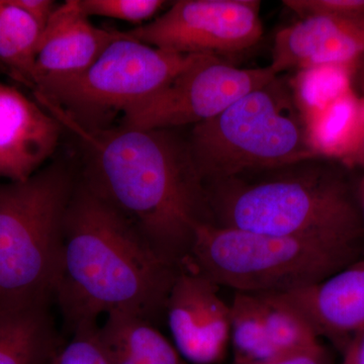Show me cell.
<instances>
[{
	"instance_id": "6da1fadb",
	"label": "cell",
	"mask_w": 364,
	"mask_h": 364,
	"mask_svg": "<svg viewBox=\"0 0 364 364\" xmlns=\"http://www.w3.org/2000/svg\"><path fill=\"white\" fill-rule=\"evenodd\" d=\"M85 149L81 183L176 267L188 261L196 227L210 224L207 200L188 144L169 130L86 128L40 102Z\"/></svg>"
},
{
	"instance_id": "7a4b0ae2",
	"label": "cell",
	"mask_w": 364,
	"mask_h": 364,
	"mask_svg": "<svg viewBox=\"0 0 364 364\" xmlns=\"http://www.w3.org/2000/svg\"><path fill=\"white\" fill-rule=\"evenodd\" d=\"M179 268L160 258L81 182L67 208L54 299L69 333L100 316L128 314L156 326Z\"/></svg>"
},
{
	"instance_id": "3957f363",
	"label": "cell",
	"mask_w": 364,
	"mask_h": 364,
	"mask_svg": "<svg viewBox=\"0 0 364 364\" xmlns=\"http://www.w3.org/2000/svg\"><path fill=\"white\" fill-rule=\"evenodd\" d=\"M348 169L316 157L210 182L203 186L210 224L364 246L358 183Z\"/></svg>"
},
{
	"instance_id": "277c9868",
	"label": "cell",
	"mask_w": 364,
	"mask_h": 364,
	"mask_svg": "<svg viewBox=\"0 0 364 364\" xmlns=\"http://www.w3.org/2000/svg\"><path fill=\"white\" fill-rule=\"evenodd\" d=\"M75 186L59 165L25 181H0V313L50 305L54 299Z\"/></svg>"
},
{
	"instance_id": "5b68a950",
	"label": "cell",
	"mask_w": 364,
	"mask_h": 364,
	"mask_svg": "<svg viewBox=\"0 0 364 364\" xmlns=\"http://www.w3.org/2000/svg\"><path fill=\"white\" fill-rule=\"evenodd\" d=\"M186 144L203 186L248 170L318 157L291 79L282 75L196 124Z\"/></svg>"
},
{
	"instance_id": "8992f818",
	"label": "cell",
	"mask_w": 364,
	"mask_h": 364,
	"mask_svg": "<svg viewBox=\"0 0 364 364\" xmlns=\"http://www.w3.org/2000/svg\"><path fill=\"white\" fill-rule=\"evenodd\" d=\"M364 258V246L200 224L186 263L235 293L289 294Z\"/></svg>"
},
{
	"instance_id": "52a82bcc",
	"label": "cell",
	"mask_w": 364,
	"mask_h": 364,
	"mask_svg": "<svg viewBox=\"0 0 364 364\" xmlns=\"http://www.w3.org/2000/svg\"><path fill=\"white\" fill-rule=\"evenodd\" d=\"M200 55L163 51L117 31V38L88 68L33 87L37 102H49L86 128L126 112L171 82Z\"/></svg>"
},
{
	"instance_id": "ba28073f",
	"label": "cell",
	"mask_w": 364,
	"mask_h": 364,
	"mask_svg": "<svg viewBox=\"0 0 364 364\" xmlns=\"http://www.w3.org/2000/svg\"><path fill=\"white\" fill-rule=\"evenodd\" d=\"M277 76L269 67L239 68L226 59L200 55L168 85L124 112L121 126L138 130L195 127Z\"/></svg>"
},
{
	"instance_id": "9c48e42d",
	"label": "cell",
	"mask_w": 364,
	"mask_h": 364,
	"mask_svg": "<svg viewBox=\"0 0 364 364\" xmlns=\"http://www.w3.org/2000/svg\"><path fill=\"white\" fill-rule=\"evenodd\" d=\"M260 6L257 0H178L150 23L123 33L163 51L227 60L262 39Z\"/></svg>"
},
{
	"instance_id": "30bf717a",
	"label": "cell",
	"mask_w": 364,
	"mask_h": 364,
	"mask_svg": "<svg viewBox=\"0 0 364 364\" xmlns=\"http://www.w3.org/2000/svg\"><path fill=\"white\" fill-rule=\"evenodd\" d=\"M220 289L184 263L170 289L165 318L172 343L191 364H220L226 358L231 317Z\"/></svg>"
},
{
	"instance_id": "8fae6325",
	"label": "cell",
	"mask_w": 364,
	"mask_h": 364,
	"mask_svg": "<svg viewBox=\"0 0 364 364\" xmlns=\"http://www.w3.org/2000/svg\"><path fill=\"white\" fill-rule=\"evenodd\" d=\"M364 59V16H311L282 28L273 42V73L325 65L354 66Z\"/></svg>"
},
{
	"instance_id": "7c38bea8",
	"label": "cell",
	"mask_w": 364,
	"mask_h": 364,
	"mask_svg": "<svg viewBox=\"0 0 364 364\" xmlns=\"http://www.w3.org/2000/svg\"><path fill=\"white\" fill-rule=\"evenodd\" d=\"M63 129L37 100L0 81V181H25L37 173Z\"/></svg>"
},
{
	"instance_id": "4fadbf2b",
	"label": "cell",
	"mask_w": 364,
	"mask_h": 364,
	"mask_svg": "<svg viewBox=\"0 0 364 364\" xmlns=\"http://www.w3.org/2000/svg\"><path fill=\"white\" fill-rule=\"evenodd\" d=\"M117 38V31L97 28L78 0L59 4L41 35L33 87L46 79L75 75L88 68Z\"/></svg>"
},
{
	"instance_id": "5bb4252c",
	"label": "cell",
	"mask_w": 364,
	"mask_h": 364,
	"mask_svg": "<svg viewBox=\"0 0 364 364\" xmlns=\"http://www.w3.org/2000/svg\"><path fill=\"white\" fill-rule=\"evenodd\" d=\"M284 296L305 316L318 338L324 337L343 351L364 331V258Z\"/></svg>"
},
{
	"instance_id": "9a60e30c",
	"label": "cell",
	"mask_w": 364,
	"mask_h": 364,
	"mask_svg": "<svg viewBox=\"0 0 364 364\" xmlns=\"http://www.w3.org/2000/svg\"><path fill=\"white\" fill-rule=\"evenodd\" d=\"M100 334L111 364H191L156 326L136 316L109 314Z\"/></svg>"
},
{
	"instance_id": "2e32d148",
	"label": "cell",
	"mask_w": 364,
	"mask_h": 364,
	"mask_svg": "<svg viewBox=\"0 0 364 364\" xmlns=\"http://www.w3.org/2000/svg\"><path fill=\"white\" fill-rule=\"evenodd\" d=\"M59 346L49 305L0 313V364H51Z\"/></svg>"
},
{
	"instance_id": "e0dca14e",
	"label": "cell",
	"mask_w": 364,
	"mask_h": 364,
	"mask_svg": "<svg viewBox=\"0 0 364 364\" xmlns=\"http://www.w3.org/2000/svg\"><path fill=\"white\" fill-rule=\"evenodd\" d=\"M314 150L318 157L343 164L358 142L361 128V107L350 90L306 119Z\"/></svg>"
},
{
	"instance_id": "ac0fdd59",
	"label": "cell",
	"mask_w": 364,
	"mask_h": 364,
	"mask_svg": "<svg viewBox=\"0 0 364 364\" xmlns=\"http://www.w3.org/2000/svg\"><path fill=\"white\" fill-rule=\"evenodd\" d=\"M42 32V26L13 0H0V64L30 88Z\"/></svg>"
},
{
	"instance_id": "d6986e66",
	"label": "cell",
	"mask_w": 364,
	"mask_h": 364,
	"mask_svg": "<svg viewBox=\"0 0 364 364\" xmlns=\"http://www.w3.org/2000/svg\"><path fill=\"white\" fill-rule=\"evenodd\" d=\"M254 296L257 299L270 343L279 358L293 352L322 348L312 325L284 294Z\"/></svg>"
},
{
	"instance_id": "ffe728a7",
	"label": "cell",
	"mask_w": 364,
	"mask_h": 364,
	"mask_svg": "<svg viewBox=\"0 0 364 364\" xmlns=\"http://www.w3.org/2000/svg\"><path fill=\"white\" fill-rule=\"evenodd\" d=\"M230 347L234 364H250L279 358L273 349L254 294L235 293L230 303Z\"/></svg>"
},
{
	"instance_id": "44dd1931",
	"label": "cell",
	"mask_w": 364,
	"mask_h": 364,
	"mask_svg": "<svg viewBox=\"0 0 364 364\" xmlns=\"http://www.w3.org/2000/svg\"><path fill=\"white\" fill-rule=\"evenodd\" d=\"M352 68L325 65L296 72L291 79V87L306 119L351 90Z\"/></svg>"
},
{
	"instance_id": "7402d4cb",
	"label": "cell",
	"mask_w": 364,
	"mask_h": 364,
	"mask_svg": "<svg viewBox=\"0 0 364 364\" xmlns=\"http://www.w3.org/2000/svg\"><path fill=\"white\" fill-rule=\"evenodd\" d=\"M83 13L90 16H104L138 23H150L168 2L163 0H78Z\"/></svg>"
},
{
	"instance_id": "603a6c76",
	"label": "cell",
	"mask_w": 364,
	"mask_h": 364,
	"mask_svg": "<svg viewBox=\"0 0 364 364\" xmlns=\"http://www.w3.org/2000/svg\"><path fill=\"white\" fill-rule=\"evenodd\" d=\"M100 326H81L71 332V338L60 345L51 364H111L102 344Z\"/></svg>"
},
{
	"instance_id": "cb8c5ba5",
	"label": "cell",
	"mask_w": 364,
	"mask_h": 364,
	"mask_svg": "<svg viewBox=\"0 0 364 364\" xmlns=\"http://www.w3.org/2000/svg\"><path fill=\"white\" fill-rule=\"evenodd\" d=\"M282 4L299 18L311 16H364V0H284Z\"/></svg>"
},
{
	"instance_id": "d4e9b609",
	"label": "cell",
	"mask_w": 364,
	"mask_h": 364,
	"mask_svg": "<svg viewBox=\"0 0 364 364\" xmlns=\"http://www.w3.org/2000/svg\"><path fill=\"white\" fill-rule=\"evenodd\" d=\"M351 87L360 102L361 128L355 147L344 160L343 164L348 168L360 167L364 169V59L352 68Z\"/></svg>"
},
{
	"instance_id": "484cf974",
	"label": "cell",
	"mask_w": 364,
	"mask_h": 364,
	"mask_svg": "<svg viewBox=\"0 0 364 364\" xmlns=\"http://www.w3.org/2000/svg\"><path fill=\"white\" fill-rule=\"evenodd\" d=\"M16 6L32 16L44 30L59 4L53 0H13Z\"/></svg>"
},
{
	"instance_id": "4316f807",
	"label": "cell",
	"mask_w": 364,
	"mask_h": 364,
	"mask_svg": "<svg viewBox=\"0 0 364 364\" xmlns=\"http://www.w3.org/2000/svg\"><path fill=\"white\" fill-rule=\"evenodd\" d=\"M277 364H328L324 347L313 350L293 352L277 358Z\"/></svg>"
},
{
	"instance_id": "83f0119b",
	"label": "cell",
	"mask_w": 364,
	"mask_h": 364,
	"mask_svg": "<svg viewBox=\"0 0 364 364\" xmlns=\"http://www.w3.org/2000/svg\"><path fill=\"white\" fill-rule=\"evenodd\" d=\"M340 364H364V331L359 333L342 351Z\"/></svg>"
},
{
	"instance_id": "f1b7e54d",
	"label": "cell",
	"mask_w": 364,
	"mask_h": 364,
	"mask_svg": "<svg viewBox=\"0 0 364 364\" xmlns=\"http://www.w3.org/2000/svg\"><path fill=\"white\" fill-rule=\"evenodd\" d=\"M358 195L359 205H360L361 217H363V229H364V174L358 182Z\"/></svg>"
},
{
	"instance_id": "f546056e",
	"label": "cell",
	"mask_w": 364,
	"mask_h": 364,
	"mask_svg": "<svg viewBox=\"0 0 364 364\" xmlns=\"http://www.w3.org/2000/svg\"><path fill=\"white\" fill-rule=\"evenodd\" d=\"M250 364H277V359H275V360L264 361V363H255Z\"/></svg>"
}]
</instances>
